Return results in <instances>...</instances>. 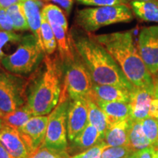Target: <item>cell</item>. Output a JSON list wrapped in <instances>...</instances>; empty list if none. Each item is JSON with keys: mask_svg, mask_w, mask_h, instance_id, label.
<instances>
[{"mask_svg": "<svg viewBox=\"0 0 158 158\" xmlns=\"http://www.w3.org/2000/svg\"><path fill=\"white\" fill-rule=\"evenodd\" d=\"M69 35L73 46L87 68L94 84L133 89L134 86L113 57L91 34L78 27H73Z\"/></svg>", "mask_w": 158, "mask_h": 158, "instance_id": "6da1fadb", "label": "cell"}, {"mask_svg": "<svg viewBox=\"0 0 158 158\" xmlns=\"http://www.w3.org/2000/svg\"><path fill=\"white\" fill-rule=\"evenodd\" d=\"M91 35L113 57L134 86L155 89L154 76L143 62L131 31Z\"/></svg>", "mask_w": 158, "mask_h": 158, "instance_id": "7a4b0ae2", "label": "cell"}, {"mask_svg": "<svg viewBox=\"0 0 158 158\" xmlns=\"http://www.w3.org/2000/svg\"><path fill=\"white\" fill-rule=\"evenodd\" d=\"M39 70L29 86L27 106L33 116H46L60 100L63 67L59 56L45 55Z\"/></svg>", "mask_w": 158, "mask_h": 158, "instance_id": "3957f363", "label": "cell"}, {"mask_svg": "<svg viewBox=\"0 0 158 158\" xmlns=\"http://www.w3.org/2000/svg\"><path fill=\"white\" fill-rule=\"evenodd\" d=\"M133 17L131 7L127 5L87 7L77 11L75 22L78 28L92 34L106 26L130 22Z\"/></svg>", "mask_w": 158, "mask_h": 158, "instance_id": "277c9868", "label": "cell"}, {"mask_svg": "<svg viewBox=\"0 0 158 158\" xmlns=\"http://www.w3.org/2000/svg\"><path fill=\"white\" fill-rule=\"evenodd\" d=\"M45 55L36 37L31 33L23 35L14 52L3 57L0 62L11 73L27 75L37 68Z\"/></svg>", "mask_w": 158, "mask_h": 158, "instance_id": "5b68a950", "label": "cell"}, {"mask_svg": "<svg viewBox=\"0 0 158 158\" xmlns=\"http://www.w3.org/2000/svg\"><path fill=\"white\" fill-rule=\"evenodd\" d=\"M62 64L64 73L63 92L68 94L71 100H89L94 82L74 48L73 55L62 62Z\"/></svg>", "mask_w": 158, "mask_h": 158, "instance_id": "8992f818", "label": "cell"}, {"mask_svg": "<svg viewBox=\"0 0 158 158\" xmlns=\"http://www.w3.org/2000/svg\"><path fill=\"white\" fill-rule=\"evenodd\" d=\"M64 92H62L58 105L51 111L48 118L44 147L57 152H67L68 149V130L67 116L70 100Z\"/></svg>", "mask_w": 158, "mask_h": 158, "instance_id": "52a82bcc", "label": "cell"}, {"mask_svg": "<svg viewBox=\"0 0 158 158\" xmlns=\"http://www.w3.org/2000/svg\"><path fill=\"white\" fill-rule=\"evenodd\" d=\"M25 87L21 78L7 72H0V110L4 114L23 106Z\"/></svg>", "mask_w": 158, "mask_h": 158, "instance_id": "ba28073f", "label": "cell"}, {"mask_svg": "<svg viewBox=\"0 0 158 158\" xmlns=\"http://www.w3.org/2000/svg\"><path fill=\"white\" fill-rule=\"evenodd\" d=\"M137 46L150 73L156 76L158 73V26L142 29L138 36Z\"/></svg>", "mask_w": 158, "mask_h": 158, "instance_id": "9c48e42d", "label": "cell"}, {"mask_svg": "<svg viewBox=\"0 0 158 158\" xmlns=\"http://www.w3.org/2000/svg\"><path fill=\"white\" fill-rule=\"evenodd\" d=\"M48 118L47 116H34L18 130L27 144L30 154L44 142Z\"/></svg>", "mask_w": 158, "mask_h": 158, "instance_id": "30bf717a", "label": "cell"}, {"mask_svg": "<svg viewBox=\"0 0 158 158\" xmlns=\"http://www.w3.org/2000/svg\"><path fill=\"white\" fill-rule=\"evenodd\" d=\"M88 124V107L86 100L83 99L70 100L67 116V130L69 141L70 142L73 141Z\"/></svg>", "mask_w": 158, "mask_h": 158, "instance_id": "8fae6325", "label": "cell"}, {"mask_svg": "<svg viewBox=\"0 0 158 158\" xmlns=\"http://www.w3.org/2000/svg\"><path fill=\"white\" fill-rule=\"evenodd\" d=\"M155 96V89L134 86L129 102L130 118L134 120H142L148 117L150 105Z\"/></svg>", "mask_w": 158, "mask_h": 158, "instance_id": "7c38bea8", "label": "cell"}, {"mask_svg": "<svg viewBox=\"0 0 158 158\" xmlns=\"http://www.w3.org/2000/svg\"><path fill=\"white\" fill-rule=\"evenodd\" d=\"M0 143L14 158H27L30 152L19 130L2 125L0 130Z\"/></svg>", "mask_w": 158, "mask_h": 158, "instance_id": "4fadbf2b", "label": "cell"}, {"mask_svg": "<svg viewBox=\"0 0 158 158\" xmlns=\"http://www.w3.org/2000/svg\"><path fill=\"white\" fill-rule=\"evenodd\" d=\"M132 90L113 85L94 84L92 94L89 100H93L94 102L101 100L106 102H122L129 103Z\"/></svg>", "mask_w": 158, "mask_h": 158, "instance_id": "5bb4252c", "label": "cell"}, {"mask_svg": "<svg viewBox=\"0 0 158 158\" xmlns=\"http://www.w3.org/2000/svg\"><path fill=\"white\" fill-rule=\"evenodd\" d=\"M21 2L23 5L29 29L36 37L40 45L44 51L41 39V10L43 7V2L40 0H21Z\"/></svg>", "mask_w": 158, "mask_h": 158, "instance_id": "9a60e30c", "label": "cell"}, {"mask_svg": "<svg viewBox=\"0 0 158 158\" xmlns=\"http://www.w3.org/2000/svg\"><path fill=\"white\" fill-rule=\"evenodd\" d=\"M130 118L108 126L104 135L103 141L108 147L128 146Z\"/></svg>", "mask_w": 158, "mask_h": 158, "instance_id": "2e32d148", "label": "cell"}, {"mask_svg": "<svg viewBox=\"0 0 158 158\" xmlns=\"http://www.w3.org/2000/svg\"><path fill=\"white\" fill-rule=\"evenodd\" d=\"M106 114L108 126L130 118V108L128 102L95 101Z\"/></svg>", "mask_w": 158, "mask_h": 158, "instance_id": "e0dca14e", "label": "cell"}, {"mask_svg": "<svg viewBox=\"0 0 158 158\" xmlns=\"http://www.w3.org/2000/svg\"><path fill=\"white\" fill-rule=\"evenodd\" d=\"M102 141L103 138L98 129L92 124H88L81 133H79L72 142L73 143V147L78 151H80V152H83Z\"/></svg>", "mask_w": 158, "mask_h": 158, "instance_id": "ac0fdd59", "label": "cell"}, {"mask_svg": "<svg viewBox=\"0 0 158 158\" xmlns=\"http://www.w3.org/2000/svg\"><path fill=\"white\" fill-rule=\"evenodd\" d=\"M128 147L136 152L152 147L142 128L141 120H134L130 118Z\"/></svg>", "mask_w": 158, "mask_h": 158, "instance_id": "d6986e66", "label": "cell"}, {"mask_svg": "<svg viewBox=\"0 0 158 158\" xmlns=\"http://www.w3.org/2000/svg\"><path fill=\"white\" fill-rule=\"evenodd\" d=\"M130 7L136 16L145 21L158 23V2H130Z\"/></svg>", "mask_w": 158, "mask_h": 158, "instance_id": "ffe728a7", "label": "cell"}, {"mask_svg": "<svg viewBox=\"0 0 158 158\" xmlns=\"http://www.w3.org/2000/svg\"><path fill=\"white\" fill-rule=\"evenodd\" d=\"M88 107L89 124L96 127L100 135L104 138V135L108 127L107 118L105 113L99 106L92 100H86Z\"/></svg>", "mask_w": 158, "mask_h": 158, "instance_id": "44dd1931", "label": "cell"}, {"mask_svg": "<svg viewBox=\"0 0 158 158\" xmlns=\"http://www.w3.org/2000/svg\"><path fill=\"white\" fill-rule=\"evenodd\" d=\"M33 114L28 106H23L11 113L4 114L2 118V124L8 127L19 130L32 117Z\"/></svg>", "mask_w": 158, "mask_h": 158, "instance_id": "7402d4cb", "label": "cell"}, {"mask_svg": "<svg viewBox=\"0 0 158 158\" xmlns=\"http://www.w3.org/2000/svg\"><path fill=\"white\" fill-rule=\"evenodd\" d=\"M41 15L49 23H54L55 24L61 26L65 30L69 31L68 22L66 16L62 10L58 6L51 3L44 5L41 10Z\"/></svg>", "mask_w": 158, "mask_h": 158, "instance_id": "603a6c76", "label": "cell"}, {"mask_svg": "<svg viewBox=\"0 0 158 158\" xmlns=\"http://www.w3.org/2000/svg\"><path fill=\"white\" fill-rule=\"evenodd\" d=\"M7 10V13L13 22L15 31H24L29 29L28 22L26 18L24 10L21 2L11 5Z\"/></svg>", "mask_w": 158, "mask_h": 158, "instance_id": "cb8c5ba5", "label": "cell"}, {"mask_svg": "<svg viewBox=\"0 0 158 158\" xmlns=\"http://www.w3.org/2000/svg\"><path fill=\"white\" fill-rule=\"evenodd\" d=\"M41 39L45 54L52 55L57 49L56 37L51 24L43 17L41 21Z\"/></svg>", "mask_w": 158, "mask_h": 158, "instance_id": "d4e9b609", "label": "cell"}, {"mask_svg": "<svg viewBox=\"0 0 158 158\" xmlns=\"http://www.w3.org/2000/svg\"><path fill=\"white\" fill-rule=\"evenodd\" d=\"M23 35L15 31L0 30V61L6 56L5 49L8 47L18 45L21 43Z\"/></svg>", "mask_w": 158, "mask_h": 158, "instance_id": "484cf974", "label": "cell"}, {"mask_svg": "<svg viewBox=\"0 0 158 158\" xmlns=\"http://www.w3.org/2000/svg\"><path fill=\"white\" fill-rule=\"evenodd\" d=\"M142 128L152 147L157 149L158 146V119L148 117L141 120Z\"/></svg>", "mask_w": 158, "mask_h": 158, "instance_id": "4316f807", "label": "cell"}, {"mask_svg": "<svg viewBox=\"0 0 158 158\" xmlns=\"http://www.w3.org/2000/svg\"><path fill=\"white\" fill-rule=\"evenodd\" d=\"M134 152L128 146L107 147L102 152L101 158H130Z\"/></svg>", "mask_w": 158, "mask_h": 158, "instance_id": "83f0119b", "label": "cell"}, {"mask_svg": "<svg viewBox=\"0 0 158 158\" xmlns=\"http://www.w3.org/2000/svg\"><path fill=\"white\" fill-rule=\"evenodd\" d=\"M78 3L94 7L127 5L130 6V0H77Z\"/></svg>", "mask_w": 158, "mask_h": 158, "instance_id": "f1b7e54d", "label": "cell"}, {"mask_svg": "<svg viewBox=\"0 0 158 158\" xmlns=\"http://www.w3.org/2000/svg\"><path fill=\"white\" fill-rule=\"evenodd\" d=\"M108 146L102 141L94 147L90 148L83 152L78 153L70 158H101L102 152Z\"/></svg>", "mask_w": 158, "mask_h": 158, "instance_id": "f546056e", "label": "cell"}, {"mask_svg": "<svg viewBox=\"0 0 158 158\" xmlns=\"http://www.w3.org/2000/svg\"><path fill=\"white\" fill-rule=\"evenodd\" d=\"M60 153L41 145L33 152H31L27 158H56Z\"/></svg>", "mask_w": 158, "mask_h": 158, "instance_id": "4dcf8cb0", "label": "cell"}, {"mask_svg": "<svg viewBox=\"0 0 158 158\" xmlns=\"http://www.w3.org/2000/svg\"><path fill=\"white\" fill-rule=\"evenodd\" d=\"M0 30L14 31L12 20L7 10L0 7Z\"/></svg>", "mask_w": 158, "mask_h": 158, "instance_id": "1f68e13d", "label": "cell"}, {"mask_svg": "<svg viewBox=\"0 0 158 158\" xmlns=\"http://www.w3.org/2000/svg\"><path fill=\"white\" fill-rule=\"evenodd\" d=\"M157 151L155 147H149L135 152L130 158H157Z\"/></svg>", "mask_w": 158, "mask_h": 158, "instance_id": "d6a6232c", "label": "cell"}, {"mask_svg": "<svg viewBox=\"0 0 158 158\" xmlns=\"http://www.w3.org/2000/svg\"><path fill=\"white\" fill-rule=\"evenodd\" d=\"M40 1L43 2H53L60 5V7L64 10L68 15L70 13L73 5V0H40Z\"/></svg>", "mask_w": 158, "mask_h": 158, "instance_id": "836d02e7", "label": "cell"}, {"mask_svg": "<svg viewBox=\"0 0 158 158\" xmlns=\"http://www.w3.org/2000/svg\"><path fill=\"white\" fill-rule=\"evenodd\" d=\"M149 116L158 119V99L155 96L151 102L149 110Z\"/></svg>", "mask_w": 158, "mask_h": 158, "instance_id": "e575fe53", "label": "cell"}, {"mask_svg": "<svg viewBox=\"0 0 158 158\" xmlns=\"http://www.w3.org/2000/svg\"><path fill=\"white\" fill-rule=\"evenodd\" d=\"M21 0H0V7L7 9L11 5L19 3Z\"/></svg>", "mask_w": 158, "mask_h": 158, "instance_id": "d590c367", "label": "cell"}, {"mask_svg": "<svg viewBox=\"0 0 158 158\" xmlns=\"http://www.w3.org/2000/svg\"><path fill=\"white\" fill-rule=\"evenodd\" d=\"M0 158H14L0 143Z\"/></svg>", "mask_w": 158, "mask_h": 158, "instance_id": "8d00e7d4", "label": "cell"}, {"mask_svg": "<svg viewBox=\"0 0 158 158\" xmlns=\"http://www.w3.org/2000/svg\"><path fill=\"white\" fill-rule=\"evenodd\" d=\"M154 84H155V96L158 99V78L157 76H154Z\"/></svg>", "mask_w": 158, "mask_h": 158, "instance_id": "74e56055", "label": "cell"}, {"mask_svg": "<svg viewBox=\"0 0 158 158\" xmlns=\"http://www.w3.org/2000/svg\"><path fill=\"white\" fill-rule=\"evenodd\" d=\"M56 158H69L68 155L67 154V152H63L59 154V155Z\"/></svg>", "mask_w": 158, "mask_h": 158, "instance_id": "f35d334b", "label": "cell"}, {"mask_svg": "<svg viewBox=\"0 0 158 158\" xmlns=\"http://www.w3.org/2000/svg\"><path fill=\"white\" fill-rule=\"evenodd\" d=\"M133 1V0H132ZM136 1H153V2H158V0H136Z\"/></svg>", "mask_w": 158, "mask_h": 158, "instance_id": "ab89813d", "label": "cell"}, {"mask_svg": "<svg viewBox=\"0 0 158 158\" xmlns=\"http://www.w3.org/2000/svg\"><path fill=\"white\" fill-rule=\"evenodd\" d=\"M2 125H3L2 120V118H0V130H1V128H2Z\"/></svg>", "mask_w": 158, "mask_h": 158, "instance_id": "60d3db41", "label": "cell"}, {"mask_svg": "<svg viewBox=\"0 0 158 158\" xmlns=\"http://www.w3.org/2000/svg\"><path fill=\"white\" fill-rule=\"evenodd\" d=\"M3 116H4V114L2 113V112L1 111V110H0V118H2L3 117Z\"/></svg>", "mask_w": 158, "mask_h": 158, "instance_id": "b9f144b4", "label": "cell"}, {"mask_svg": "<svg viewBox=\"0 0 158 158\" xmlns=\"http://www.w3.org/2000/svg\"><path fill=\"white\" fill-rule=\"evenodd\" d=\"M157 158H158V150L157 151Z\"/></svg>", "mask_w": 158, "mask_h": 158, "instance_id": "7bdbcfd3", "label": "cell"}, {"mask_svg": "<svg viewBox=\"0 0 158 158\" xmlns=\"http://www.w3.org/2000/svg\"><path fill=\"white\" fill-rule=\"evenodd\" d=\"M157 76V78H158V73H157V76Z\"/></svg>", "mask_w": 158, "mask_h": 158, "instance_id": "ee69618b", "label": "cell"}, {"mask_svg": "<svg viewBox=\"0 0 158 158\" xmlns=\"http://www.w3.org/2000/svg\"><path fill=\"white\" fill-rule=\"evenodd\" d=\"M157 150H158V146H157Z\"/></svg>", "mask_w": 158, "mask_h": 158, "instance_id": "f6af8a7d", "label": "cell"}]
</instances>
